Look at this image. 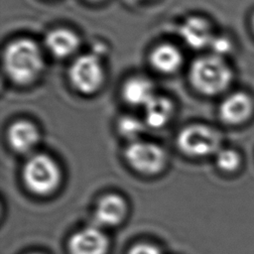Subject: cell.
I'll use <instances>...</instances> for the list:
<instances>
[{
  "mask_svg": "<svg viewBox=\"0 0 254 254\" xmlns=\"http://www.w3.org/2000/svg\"><path fill=\"white\" fill-rule=\"evenodd\" d=\"M150 63L151 65L161 73H174L182 66L184 56L175 45L164 43L152 50Z\"/></svg>",
  "mask_w": 254,
  "mask_h": 254,
  "instance_id": "cell-13",
  "label": "cell"
},
{
  "mask_svg": "<svg viewBox=\"0 0 254 254\" xmlns=\"http://www.w3.org/2000/svg\"><path fill=\"white\" fill-rule=\"evenodd\" d=\"M146 123L144 120H141L132 115L122 116L118 120V131L121 136L129 139L131 142L140 140L139 136L142 135L145 131Z\"/></svg>",
  "mask_w": 254,
  "mask_h": 254,
  "instance_id": "cell-16",
  "label": "cell"
},
{
  "mask_svg": "<svg viewBox=\"0 0 254 254\" xmlns=\"http://www.w3.org/2000/svg\"><path fill=\"white\" fill-rule=\"evenodd\" d=\"M128 254H162V252L158 246L151 243L142 242L133 245L129 249Z\"/></svg>",
  "mask_w": 254,
  "mask_h": 254,
  "instance_id": "cell-19",
  "label": "cell"
},
{
  "mask_svg": "<svg viewBox=\"0 0 254 254\" xmlns=\"http://www.w3.org/2000/svg\"><path fill=\"white\" fill-rule=\"evenodd\" d=\"M124 156L135 171L144 175L160 173L167 162L166 152L160 145L143 140L130 142L124 151Z\"/></svg>",
  "mask_w": 254,
  "mask_h": 254,
  "instance_id": "cell-6",
  "label": "cell"
},
{
  "mask_svg": "<svg viewBox=\"0 0 254 254\" xmlns=\"http://www.w3.org/2000/svg\"><path fill=\"white\" fill-rule=\"evenodd\" d=\"M143 108L146 125L156 129L168 124L174 114V103L165 95L156 94Z\"/></svg>",
  "mask_w": 254,
  "mask_h": 254,
  "instance_id": "cell-15",
  "label": "cell"
},
{
  "mask_svg": "<svg viewBox=\"0 0 254 254\" xmlns=\"http://www.w3.org/2000/svg\"><path fill=\"white\" fill-rule=\"evenodd\" d=\"M180 36L192 49L209 47L213 34L209 22L200 16H190L180 26Z\"/></svg>",
  "mask_w": 254,
  "mask_h": 254,
  "instance_id": "cell-9",
  "label": "cell"
},
{
  "mask_svg": "<svg viewBox=\"0 0 254 254\" xmlns=\"http://www.w3.org/2000/svg\"><path fill=\"white\" fill-rule=\"evenodd\" d=\"M30 254H40V253H30Z\"/></svg>",
  "mask_w": 254,
  "mask_h": 254,
  "instance_id": "cell-22",
  "label": "cell"
},
{
  "mask_svg": "<svg viewBox=\"0 0 254 254\" xmlns=\"http://www.w3.org/2000/svg\"><path fill=\"white\" fill-rule=\"evenodd\" d=\"M108 244V239L101 230L89 226L70 236L68 250L70 254H105Z\"/></svg>",
  "mask_w": 254,
  "mask_h": 254,
  "instance_id": "cell-7",
  "label": "cell"
},
{
  "mask_svg": "<svg viewBox=\"0 0 254 254\" xmlns=\"http://www.w3.org/2000/svg\"><path fill=\"white\" fill-rule=\"evenodd\" d=\"M127 213V204L124 198L115 193L102 196L96 204L94 218L97 224L115 226L119 224Z\"/></svg>",
  "mask_w": 254,
  "mask_h": 254,
  "instance_id": "cell-12",
  "label": "cell"
},
{
  "mask_svg": "<svg viewBox=\"0 0 254 254\" xmlns=\"http://www.w3.org/2000/svg\"><path fill=\"white\" fill-rule=\"evenodd\" d=\"M216 165L217 167L227 173H231L236 171L241 163L240 155L232 149H220L216 153Z\"/></svg>",
  "mask_w": 254,
  "mask_h": 254,
  "instance_id": "cell-17",
  "label": "cell"
},
{
  "mask_svg": "<svg viewBox=\"0 0 254 254\" xmlns=\"http://www.w3.org/2000/svg\"><path fill=\"white\" fill-rule=\"evenodd\" d=\"M253 111V101L244 92H235L221 102L219 106V116L227 124H240L247 120Z\"/></svg>",
  "mask_w": 254,
  "mask_h": 254,
  "instance_id": "cell-11",
  "label": "cell"
},
{
  "mask_svg": "<svg viewBox=\"0 0 254 254\" xmlns=\"http://www.w3.org/2000/svg\"><path fill=\"white\" fill-rule=\"evenodd\" d=\"M155 95L154 83L151 79L142 75L128 78L122 86L123 99L129 105L144 107Z\"/></svg>",
  "mask_w": 254,
  "mask_h": 254,
  "instance_id": "cell-14",
  "label": "cell"
},
{
  "mask_svg": "<svg viewBox=\"0 0 254 254\" xmlns=\"http://www.w3.org/2000/svg\"><path fill=\"white\" fill-rule=\"evenodd\" d=\"M232 80L226 62L213 54L195 59L190 67V81L200 93L215 95L224 91Z\"/></svg>",
  "mask_w": 254,
  "mask_h": 254,
  "instance_id": "cell-2",
  "label": "cell"
},
{
  "mask_svg": "<svg viewBox=\"0 0 254 254\" xmlns=\"http://www.w3.org/2000/svg\"><path fill=\"white\" fill-rule=\"evenodd\" d=\"M23 181L29 190L45 195L58 188L61 182V170L51 156L44 153L35 154L24 165Z\"/></svg>",
  "mask_w": 254,
  "mask_h": 254,
  "instance_id": "cell-3",
  "label": "cell"
},
{
  "mask_svg": "<svg viewBox=\"0 0 254 254\" xmlns=\"http://www.w3.org/2000/svg\"><path fill=\"white\" fill-rule=\"evenodd\" d=\"M103 64L96 54H84L77 57L69 66L68 78L78 92L92 94L104 82Z\"/></svg>",
  "mask_w": 254,
  "mask_h": 254,
  "instance_id": "cell-5",
  "label": "cell"
},
{
  "mask_svg": "<svg viewBox=\"0 0 254 254\" xmlns=\"http://www.w3.org/2000/svg\"><path fill=\"white\" fill-rule=\"evenodd\" d=\"M89 1H95L96 2V1H102V0H89Z\"/></svg>",
  "mask_w": 254,
  "mask_h": 254,
  "instance_id": "cell-21",
  "label": "cell"
},
{
  "mask_svg": "<svg viewBox=\"0 0 254 254\" xmlns=\"http://www.w3.org/2000/svg\"><path fill=\"white\" fill-rule=\"evenodd\" d=\"M3 65L11 80L18 84H29L43 72L45 60L34 40L20 38L10 42L4 49Z\"/></svg>",
  "mask_w": 254,
  "mask_h": 254,
  "instance_id": "cell-1",
  "label": "cell"
},
{
  "mask_svg": "<svg viewBox=\"0 0 254 254\" xmlns=\"http://www.w3.org/2000/svg\"><path fill=\"white\" fill-rule=\"evenodd\" d=\"M80 45L78 35L67 28H57L45 37V46L55 58L65 59L76 53Z\"/></svg>",
  "mask_w": 254,
  "mask_h": 254,
  "instance_id": "cell-10",
  "label": "cell"
},
{
  "mask_svg": "<svg viewBox=\"0 0 254 254\" xmlns=\"http://www.w3.org/2000/svg\"><path fill=\"white\" fill-rule=\"evenodd\" d=\"M41 138L38 126L30 120L20 119L13 122L7 130L10 147L17 153L25 154L36 148Z\"/></svg>",
  "mask_w": 254,
  "mask_h": 254,
  "instance_id": "cell-8",
  "label": "cell"
},
{
  "mask_svg": "<svg viewBox=\"0 0 254 254\" xmlns=\"http://www.w3.org/2000/svg\"><path fill=\"white\" fill-rule=\"evenodd\" d=\"M219 133L204 124H191L183 128L177 137L180 150L191 157H205L220 150Z\"/></svg>",
  "mask_w": 254,
  "mask_h": 254,
  "instance_id": "cell-4",
  "label": "cell"
},
{
  "mask_svg": "<svg viewBox=\"0 0 254 254\" xmlns=\"http://www.w3.org/2000/svg\"><path fill=\"white\" fill-rule=\"evenodd\" d=\"M252 27H253V30H254V15H253V18H252Z\"/></svg>",
  "mask_w": 254,
  "mask_h": 254,
  "instance_id": "cell-20",
  "label": "cell"
},
{
  "mask_svg": "<svg viewBox=\"0 0 254 254\" xmlns=\"http://www.w3.org/2000/svg\"><path fill=\"white\" fill-rule=\"evenodd\" d=\"M209 47L211 48L213 55L222 58L223 56L230 53L232 49V44L228 38L223 36H217L213 37Z\"/></svg>",
  "mask_w": 254,
  "mask_h": 254,
  "instance_id": "cell-18",
  "label": "cell"
}]
</instances>
